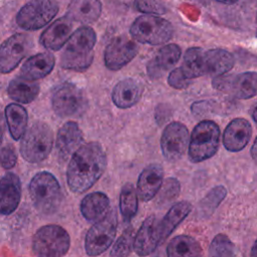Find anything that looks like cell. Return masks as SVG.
<instances>
[{
  "label": "cell",
  "instance_id": "cell-14",
  "mask_svg": "<svg viewBox=\"0 0 257 257\" xmlns=\"http://www.w3.org/2000/svg\"><path fill=\"white\" fill-rule=\"evenodd\" d=\"M189 139V131L184 123L170 122L165 127L160 141L165 159L170 162L180 160L187 151Z\"/></svg>",
  "mask_w": 257,
  "mask_h": 257
},
{
  "label": "cell",
  "instance_id": "cell-28",
  "mask_svg": "<svg viewBox=\"0 0 257 257\" xmlns=\"http://www.w3.org/2000/svg\"><path fill=\"white\" fill-rule=\"evenodd\" d=\"M39 93V84L35 80L18 76L12 79L8 85V94L15 101L29 103L36 98Z\"/></svg>",
  "mask_w": 257,
  "mask_h": 257
},
{
  "label": "cell",
  "instance_id": "cell-42",
  "mask_svg": "<svg viewBox=\"0 0 257 257\" xmlns=\"http://www.w3.org/2000/svg\"><path fill=\"white\" fill-rule=\"evenodd\" d=\"M251 255H252V256H256V255H257V253H256V242L254 243V245H253V247H252Z\"/></svg>",
  "mask_w": 257,
  "mask_h": 257
},
{
  "label": "cell",
  "instance_id": "cell-2",
  "mask_svg": "<svg viewBox=\"0 0 257 257\" xmlns=\"http://www.w3.org/2000/svg\"><path fill=\"white\" fill-rule=\"evenodd\" d=\"M234 63V56L225 49L204 50L200 47H191L185 52L180 68L185 77L191 80L207 74H225L233 68Z\"/></svg>",
  "mask_w": 257,
  "mask_h": 257
},
{
  "label": "cell",
  "instance_id": "cell-16",
  "mask_svg": "<svg viewBox=\"0 0 257 257\" xmlns=\"http://www.w3.org/2000/svg\"><path fill=\"white\" fill-rule=\"evenodd\" d=\"M158 222L159 220L157 217L152 215L148 217L141 225L134 239L133 247L138 255H150L161 244L158 231Z\"/></svg>",
  "mask_w": 257,
  "mask_h": 257
},
{
  "label": "cell",
  "instance_id": "cell-38",
  "mask_svg": "<svg viewBox=\"0 0 257 257\" xmlns=\"http://www.w3.org/2000/svg\"><path fill=\"white\" fill-rule=\"evenodd\" d=\"M190 82H191V80H189L185 77V75L183 74L180 67L174 68L168 76L169 85H171L172 87L177 88V89L186 88L190 84Z\"/></svg>",
  "mask_w": 257,
  "mask_h": 257
},
{
  "label": "cell",
  "instance_id": "cell-35",
  "mask_svg": "<svg viewBox=\"0 0 257 257\" xmlns=\"http://www.w3.org/2000/svg\"><path fill=\"white\" fill-rule=\"evenodd\" d=\"M135 6L145 14L161 15L167 11V7L162 0H135Z\"/></svg>",
  "mask_w": 257,
  "mask_h": 257
},
{
  "label": "cell",
  "instance_id": "cell-34",
  "mask_svg": "<svg viewBox=\"0 0 257 257\" xmlns=\"http://www.w3.org/2000/svg\"><path fill=\"white\" fill-rule=\"evenodd\" d=\"M134 247V231L132 228L126 229L122 235L115 241L110 251V256H127L132 253Z\"/></svg>",
  "mask_w": 257,
  "mask_h": 257
},
{
  "label": "cell",
  "instance_id": "cell-18",
  "mask_svg": "<svg viewBox=\"0 0 257 257\" xmlns=\"http://www.w3.org/2000/svg\"><path fill=\"white\" fill-rule=\"evenodd\" d=\"M82 132L75 121H67L58 130L56 136V151L61 160L66 161L82 144Z\"/></svg>",
  "mask_w": 257,
  "mask_h": 257
},
{
  "label": "cell",
  "instance_id": "cell-20",
  "mask_svg": "<svg viewBox=\"0 0 257 257\" xmlns=\"http://www.w3.org/2000/svg\"><path fill=\"white\" fill-rule=\"evenodd\" d=\"M164 170L160 164H151L147 166L140 174L137 191L138 196L144 202L152 200L160 191L163 183Z\"/></svg>",
  "mask_w": 257,
  "mask_h": 257
},
{
  "label": "cell",
  "instance_id": "cell-7",
  "mask_svg": "<svg viewBox=\"0 0 257 257\" xmlns=\"http://www.w3.org/2000/svg\"><path fill=\"white\" fill-rule=\"evenodd\" d=\"M131 35L141 43L160 45L168 42L174 33L172 24L155 14L139 16L131 26Z\"/></svg>",
  "mask_w": 257,
  "mask_h": 257
},
{
  "label": "cell",
  "instance_id": "cell-11",
  "mask_svg": "<svg viewBox=\"0 0 257 257\" xmlns=\"http://www.w3.org/2000/svg\"><path fill=\"white\" fill-rule=\"evenodd\" d=\"M57 12L58 4L53 0H32L20 9L16 22L25 30H36L48 24Z\"/></svg>",
  "mask_w": 257,
  "mask_h": 257
},
{
  "label": "cell",
  "instance_id": "cell-12",
  "mask_svg": "<svg viewBox=\"0 0 257 257\" xmlns=\"http://www.w3.org/2000/svg\"><path fill=\"white\" fill-rule=\"evenodd\" d=\"M257 74L255 71H246L240 74H221L214 76L212 85L215 89L233 94L240 99L252 98L257 92Z\"/></svg>",
  "mask_w": 257,
  "mask_h": 257
},
{
  "label": "cell",
  "instance_id": "cell-17",
  "mask_svg": "<svg viewBox=\"0 0 257 257\" xmlns=\"http://www.w3.org/2000/svg\"><path fill=\"white\" fill-rule=\"evenodd\" d=\"M252 136V126L250 122L243 117H237L231 120L223 134L224 147L230 152H239L249 143Z\"/></svg>",
  "mask_w": 257,
  "mask_h": 257
},
{
  "label": "cell",
  "instance_id": "cell-3",
  "mask_svg": "<svg viewBox=\"0 0 257 257\" xmlns=\"http://www.w3.org/2000/svg\"><path fill=\"white\" fill-rule=\"evenodd\" d=\"M96 34L89 26H82L70 34L60 56V66L74 71L86 70L93 60Z\"/></svg>",
  "mask_w": 257,
  "mask_h": 257
},
{
  "label": "cell",
  "instance_id": "cell-15",
  "mask_svg": "<svg viewBox=\"0 0 257 257\" xmlns=\"http://www.w3.org/2000/svg\"><path fill=\"white\" fill-rule=\"evenodd\" d=\"M138 48L137 43L125 36L113 38L107 44L103 53L106 68L112 71L119 70L134 59L138 53Z\"/></svg>",
  "mask_w": 257,
  "mask_h": 257
},
{
  "label": "cell",
  "instance_id": "cell-13",
  "mask_svg": "<svg viewBox=\"0 0 257 257\" xmlns=\"http://www.w3.org/2000/svg\"><path fill=\"white\" fill-rule=\"evenodd\" d=\"M33 46L32 38L23 33L10 36L0 45V72L12 71Z\"/></svg>",
  "mask_w": 257,
  "mask_h": 257
},
{
  "label": "cell",
  "instance_id": "cell-10",
  "mask_svg": "<svg viewBox=\"0 0 257 257\" xmlns=\"http://www.w3.org/2000/svg\"><path fill=\"white\" fill-rule=\"evenodd\" d=\"M51 103L54 112L61 117L78 116L87 107L83 91L71 82H63L54 89Z\"/></svg>",
  "mask_w": 257,
  "mask_h": 257
},
{
  "label": "cell",
  "instance_id": "cell-33",
  "mask_svg": "<svg viewBox=\"0 0 257 257\" xmlns=\"http://www.w3.org/2000/svg\"><path fill=\"white\" fill-rule=\"evenodd\" d=\"M209 255L215 257H231L235 255V246L225 234L216 235L210 246Z\"/></svg>",
  "mask_w": 257,
  "mask_h": 257
},
{
  "label": "cell",
  "instance_id": "cell-25",
  "mask_svg": "<svg viewBox=\"0 0 257 257\" xmlns=\"http://www.w3.org/2000/svg\"><path fill=\"white\" fill-rule=\"evenodd\" d=\"M55 64V58L52 53L41 52L29 57L21 67V76L38 80L48 75Z\"/></svg>",
  "mask_w": 257,
  "mask_h": 257
},
{
  "label": "cell",
  "instance_id": "cell-23",
  "mask_svg": "<svg viewBox=\"0 0 257 257\" xmlns=\"http://www.w3.org/2000/svg\"><path fill=\"white\" fill-rule=\"evenodd\" d=\"M179 45L171 43L161 47L155 57L148 64V73L151 78L160 77L165 71L172 69L181 57Z\"/></svg>",
  "mask_w": 257,
  "mask_h": 257
},
{
  "label": "cell",
  "instance_id": "cell-31",
  "mask_svg": "<svg viewBox=\"0 0 257 257\" xmlns=\"http://www.w3.org/2000/svg\"><path fill=\"white\" fill-rule=\"evenodd\" d=\"M119 211L125 222L131 221L138 212V193L131 183L123 185L120 190Z\"/></svg>",
  "mask_w": 257,
  "mask_h": 257
},
{
  "label": "cell",
  "instance_id": "cell-41",
  "mask_svg": "<svg viewBox=\"0 0 257 257\" xmlns=\"http://www.w3.org/2000/svg\"><path fill=\"white\" fill-rule=\"evenodd\" d=\"M252 117H253V120L256 121V107L253 106L252 108Z\"/></svg>",
  "mask_w": 257,
  "mask_h": 257
},
{
  "label": "cell",
  "instance_id": "cell-24",
  "mask_svg": "<svg viewBox=\"0 0 257 257\" xmlns=\"http://www.w3.org/2000/svg\"><path fill=\"white\" fill-rule=\"evenodd\" d=\"M100 13L101 3L99 0H71L66 16L71 21L81 24H91L98 19Z\"/></svg>",
  "mask_w": 257,
  "mask_h": 257
},
{
  "label": "cell",
  "instance_id": "cell-40",
  "mask_svg": "<svg viewBox=\"0 0 257 257\" xmlns=\"http://www.w3.org/2000/svg\"><path fill=\"white\" fill-rule=\"evenodd\" d=\"M215 1L220 2V3H224V4H232V3L237 2L238 0H215Z\"/></svg>",
  "mask_w": 257,
  "mask_h": 257
},
{
  "label": "cell",
  "instance_id": "cell-22",
  "mask_svg": "<svg viewBox=\"0 0 257 257\" xmlns=\"http://www.w3.org/2000/svg\"><path fill=\"white\" fill-rule=\"evenodd\" d=\"M144 92L143 84L134 78H124L118 81L112 91L111 99L119 108H128L139 102Z\"/></svg>",
  "mask_w": 257,
  "mask_h": 257
},
{
  "label": "cell",
  "instance_id": "cell-43",
  "mask_svg": "<svg viewBox=\"0 0 257 257\" xmlns=\"http://www.w3.org/2000/svg\"><path fill=\"white\" fill-rule=\"evenodd\" d=\"M2 144V131H1V127H0V145Z\"/></svg>",
  "mask_w": 257,
  "mask_h": 257
},
{
  "label": "cell",
  "instance_id": "cell-21",
  "mask_svg": "<svg viewBox=\"0 0 257 257\" xmlns=\"http://www.w3.org/2000/svg\"><path fill=\"white\" fill-rule=\"evenodd\" d=\"M21 182L13 173H7L0 180V214L10 215L19 205Z\"/></svg>",
  "mask_w": 257,
  "mask_h": 257
},
{
  "label": "cell",
  "instance_id": "cell-9",
  "mask_svg": "<svg viewBox=\"0 0 257 257\" xmlns=\"http://www.w3.org/2000/svg\"><path fill=\"white\" fill-rule=\"evenodd\" d=\"M117 228L116 212L112 209L89 228L85 236V252L89 256L103 253L113 242Z\"/></svg>",
  "mask_w": 257,
  "mask_h": 257
},
{
  "label": "cell",
  "instance_id": "cell-37",
  "mask_svg": "<svg viewBox=\"0 0 257 257\" xmlns=\"http://www.w3.org/2000/svg\"><path fill=\"white\" fill-rule=\"evenodd\" d=\"M17 162V154L11 145L3 146L0 149V164L4 169H12Z\"/></svg>",
  "mask_w": 257,
  "mask_h": 257
},
{
  "label": "cell",
  "instance_id": "cell-8",
  "mask_svg": "<svg viewBox=\"0 0 257 257\" xmlns=\"http://www.w3.org/2000/svg\"><path fill=\"white\" fill-rule=\"evenodd\" d=\"M70 237L65 229L50 224L39 228L32 239V250L41 257H60L68 252Z\"/></svg>",
  "mask_w": 257,
  "mask_h": 257
},
{
  "label": "cell",
  "instance_id": "cell-5",
  "mask_svg": "<svg viewBox=\"0 0 257 257\" xmlns=\"http://www.w3.org/2000/svg\"><path fill=\"white\" fill-rule=\"evenodd\" d=\"M20 154L29 163H39L50 154L53 146V132L43 122H34L21 138Z\"/></svg>",
  "mask_w": 257,
  "mask_h": 257
},
{
  "label": "cell",
  "instance_id": "cell-30",
  "mask_svg": "<svg viewBox=\"0 0 257 257\" xmlns=\"http://www.w3.org/2000/svg\"><path fill=\"white\" fill-rule=\"evenodd\" d=\"M5 116L11 137L18 141L26 131L28 114L26 109L17 103H10L5 108Z\"/></svg>",
  "mask_w": 257,
  "mask_h": 257
},
{
  "label": "cell",
  "instance_id": "cell-6",
  "mask_svg": "<svg viewBox=\"0 0 257 257\" xmlns=\"http://www.w3.org/2000/svg\"><path fill=\"white\" fill-rule=\"evenodd\" d=\"M220 128L213 120L200 121L193 128L189 139V158L192 162H203L212 158L218 151Z\"/></svg>",
  "mask_w": 257,
  "mask_h": 257
},
{
  "label": "cell",
  "instance_id": "cell-36",
  "mask_svg": "<svg viewBox=\"0 0 257 257\" xmlns=\"http://www.w3.org/2000/svg\"><path fill=\"white\" fill-rule=\"evenodd\" d=\"M161 192L159 194V201L160 202H170L176 197H178L180 193V183L175 178H169L160 188Z\"/></svg>",
  "mask_w": 257,
  "mask_h": 257
},
{
  "label": "cell",
  "instance_id": "cell-32",
  "mask_svg": "<svg viewBox=\"0 0 257 257\" xmlns=\"http://www.w3.org/2000/svg\"><path fill=\"white\" fill-rule=\"evenodd\" d=\"M227 195V190L223 186L211 189L199 203V209L205 216H210L221 204Z\"/></svg>",
  "mask_w": 257,
  "mask_h": 257
},
{
  "label": "cell",
  "instance_id": "cell-19",
  "mask_svg": "<svg viewBox=\"0 0 257 257\" xmlns=\"http://www.w3.org/2000/svg\"><path fill=\"white\" fill-rule=\"evenodd\" d=\"M72 33V21L63 16L52 22L41 34L40 43L48 50H59Z\"/></svg>",
  "mask_w": 257,
  "mask_h": 257
},
{
  "label": "cell",
  "instance_id": "cell-27",
  "mask_svg": "<svg viewBox=\"0 0 257 257\" xmlns=\"http://www.w3.org/2000/svg\"><path fill=\"white\" fill-rule=\"evenodd\" d=\"M192 205L187 201H182L170 208L161 221L158 222L160 242L163 243L177 228V226L190 214Z\"/></svg>",
  "mask_w": 257,
  "mask_h": 257
},
{
  "label": "cell",
  "instance_id": "cell-39",
  "mask_svg": "<svg viewBox=\"0 0 257 257\" xmlns=\"http://www.w3.org/2000/svg\"><path fill=\"white\" fill-rule=\"evenodd\" d=\"M256 140L253 142V145H252V148H251V155H252V158L253 160H256Z\"/></svg>",
  "mask_w": 257,
  "mask_h": 257
},
{
  "label": "cell",
  "instance_id": "cell-1",
  "mask_svg": "<svg viewBox=\"0 0 257 257\" xmlns=\"http://www.w3.org/2000/svg\"><path fill=\"white\" fill-rule=\"evenodd\" d=\"M107 166L106 154L100 144H81L69 161L66 179L70 191L82 193L91 188L102 176Z\"/></svg>",
  "mask_w": 257,
  "mask_h": 257
},
{
  "label": "cell",
  "instance_id": "cell-4",
  "mask_svg": "<svg viewBox=\"0 0 257 257\" xmlns=\"http://www.w3.org/2000/svg\"><path fill=\"white\" fill-rule=\"evenodd\" d=\"M29 194L35 209L42 215L55 213L62 201V192L56 178L49 172L37 173L29 184Z\"/></svg>",
  "mask_w": 257,
  "mask_h": 257
},
{
  "label": "cell",
  "instance_id": "cell-29",
  "mask_svg": "<svg viewBox=\"0 0 257 257\" xmlns=\"http://www.w3.org/2000/svg\"><path fill=\"white\" fill-rule=\"evenodd\" d=\"M202 254V247L198 241L188 235L174 237L167 247V255L170 257H194Z\"/></svg>",
  "mask_w": 257,
  "mask_h": 257
},
{
  "label": "cell",
  "instance_id": "cell-26",
  "mask_svg": "<svg viewBox=\"0 0 257 257\" xmlns=\"http://www.w3.org/2000/svg\"><path fill=\"white\" fill-rule=\"evenodd\" d=\"M108 197L102 192L86 195L80 203V213L88 222L94 223L102 219L110 210Z\"/></svg>",
  "mask_w": 257,
  "mask_h": 257
}]
</instances>
